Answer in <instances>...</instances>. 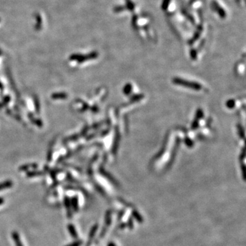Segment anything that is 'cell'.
I'll return each instance as SVG.
<instances>
[{
	"instance_id": "2",
	"label": "cell",
	"mask_w": 246,
	"mask_h": 246,
	"mask_svg": "<svg viewBox=\"0 0 246 246\" xmlns=\"http://www.w3.org/2000/svg\"><path fill=\"white\" fill-rule=\"evenodd\" d=\"M12 185V182L11 181H6L3 182L2 183H0V190L1 189H3L5 188H8V187H11Z\"/></svg>"
},
{
	"instance_id": "4",
	"label": "cell",
	"mask_w": 246,
	"mask_h": 246,
	"mask_svg": "<svg viewBox=\"0 0 246 246\" xmlns=\"http://www.w3.org/2000/svg\"><path fill=\"white\" fill-rule=\"evenodd\" d=\"M79 244H80V243H78V242H75L74 243L71 244V245H69L68 246H78V245H79Z\"/></svg>"
},
{
	"instance_id": "3",
	"label": "cell",
	"mask_w": 246,
	"mask_h": 246,
	"mask_svg": "<svg viewBox=\"0 0 246 246\" xmlns=\"http://www.w3.org/2000/svg\"><path fill=\"white\" fill-rule=\"evenodd\" d=\"M69 231H70V232H71V234L72 235L73 237L76 238L77 237V232H76V231H75V228L73 227L72 225H69Z\"/></svg>"
},
{
	"instance_id": "1",
	"label": "cell",
	"mask_w": 246,
	"mask_h": 246,
	"mask_svg": "<svg viewBox=\"0 0 246 246\" xmlns=\"http://www.w3.org/2000/svg\"><path fill=\"white\" fill-rule=\"evenodd\" d=\"M12 237H13V239H14V240H15V242L16 243L17 246H23V245L21 244V242L20 241V239H19L18 234L16 233V232H14V233H13Z\"/></svg>"
}]
</instances>
